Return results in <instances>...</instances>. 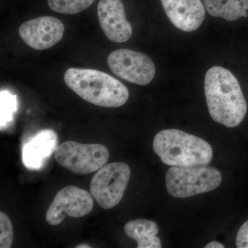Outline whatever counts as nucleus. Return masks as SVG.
<instances>
[{"label":"nucleus","mask_w":248,"mask_h":248,"mask_svg":"<svg viewBox=\"0 0 248 248\" xmlns=\"http://www.w3.org/2000/svg\"><path fill=\"white\" fill-rule=\"evenodd\" d=\"M224 246L217 241H212L205 246V248H223Z\"/></svg>","instance_id":"19"},{"label":"nucleus","mask_w":248,"mask_h":248,"mask_svg":"<svg viewBox=\"0 0 248 248\" xmlns=\"http://www.w3.org/2000/svg\"><path fill=\"white\" fill-rule=\"evenodd\" d=\"M97 16L103 32L109 40L124 43L131 37L133 28L125 17L122 0H100Z\"/></svg>","instance_id":"10"},{"label":"nucleus","mask_w":248,"mask_h":248,"mask_svg":"<svg viewBox=\"0 0 248 248\" xmlns=\"http://www.w3.org/2000/svg\"><path fill=\"white\" fill-rule=\"evenodd\" d=\"M107 63L120 79L140 86L149 84L156 73L154 62L149 57L128 49L114 50L108 57Z\"/></svg>","instance_id":"7"},{"label":"nucleus","mask_w":248,"mask_h":248,"mask_svg":"<svg viewBox=\"0 0 248 248\" xmlns=\"http://www.w3.org/2000/svg\"><path fill=\"white\" fill-rule=\"evenodd\" d=\"M17 110L16 96L7 91H1V128L13 120L14 112Z\"/></svg>","instance_id":"16"},{"label":"nucleus","mask_w":248,"mask_h":248,"mask_svg":"<svg viewBox=\"0 0 248 248\" xmlns=\"http://www.w3.org/2000/svg\"><path fill=\"white\" fill-rule=\"evenodd\" d=\"M14 227L9 217L0 213V248H10L14 242Z\"/></svg>","instance_id":"17"},{"label":"nucleus","mask_w":248,"mask_h":248,"mask_svg":"<svg viewBox=\"0 0 248 248\" xmlns=\"http://www.w3.org/2000/svg\"><path fill=\"white\" fill-rule=\"evenodd\" d=\"M221 173L215 168L205 166L172 167L166 174V184L170 195L176 198H187L219 187Z\"/></svg>","instance_id":"4"},{"label":"nucleus","mask_w":248,"mask_h":248,"mask_svg":"<svg viewBox=\"0 0 248 248\" xmlns=\"http://www.w3.org/2000/svg\"><path fill=\"white\" fill-rule=\"evenodd\" d=\"M236 247L248 248V220L241 226L236 239Z\"/></svg>","instance_id":"18"},{"label":"nucleus","mask_w":248,"mask_h":248,"mask_svg":"<svg viewBox=\"0 0 248 248\" xmlns=\"http://www.w3.org/2000/svg\"><path fill=\"white\" fill-rule=\"evenodd\" d=\"M87 190L74 186H66L59 191L50 204L46 221L50 226H58L67 216L80 218L93 210L94 202Z\"/></svg>","instance_id":"8"},{"label":"nucleus","mask_w":248,"mask_h":248,"mask_svg":"<svg viewBox=\"0 0 248 248\" xmlns=\"http://www.w3.org/2000/svg\"><path fill=\"white\" fill-rule=\"evenodd\" d=\"M95 0H48L49 7L59 14L75 15L87 9Z\"/></svg>","instance_id":"15"},{"label":"nucleus","mask_w":248,"mask_h":248,"mask_svg":"<svg viewBox=\"0 0 248 248\" xmlns=\"http://www.w3.org/2000/svg\"><path fill=\"white\" fill-rule=\"evenodd\" d=\"M64 29L58 18L45 16L24 22L19 27V34L31 48L42 50L58 44L63 37Z\"/></svg>","instance_id":"9"},{"label":"nucleus","mask_w":248,"mask_h":248,"mask_svg":"<svg viewBox=\"0 0 248 248\" xmlns=\"http://www.w3.org/2000/svg\"><path fill=\"white\" fill-rule=\"evenodd\" d=\"M153 147L161 161L172 167L205 166L213 157V148L208 142L177 129H167L156 134Z\"/></svg>","instance_id":"3"},{"label":"nucleus","mask_w":248,"mask_h":248,"mask_svg":"<svg viewBox=\"0 0 248 248\" xmlns=\"http://www.w3.org/2000/svg\"><path fill=\"white\" fill-rule=\"evenodd\" d=\"M173 25L179 30L192 32L198 29L205 17L202 0H161Z\"/></svg>","instance_id":"11"},{"label":"nucleus","mask_w":248,"mask_h":248,"mask_svg":"<svg viewBox=\"0 0 248 248\" xmlns=\"http://www.w3.org/2000/svg\"><path fill=\"white\" fill-rule=\"evenodd\" d=\"M108 150L102 144H84L68 141L59 145L55 158L60 166L76 174L96 172L109 159Z\"/></svg>","instance_id":"5"},{"label":"nucleus","mask_w":248,"mask_h":248,"mask_svg":"<svg viewBox=\"0 0 248 248\" xmlns=\"http://www.w3.org/2000/svg\"><path fill=\"white\" fill-rule=\"evenodd\" d=\"M63 80L86 102L104 108H118L127 102L129 91L118 79L97 70L68 68Z\"/></svg>","instance_id":"2"},{"label":"nucleus","mask_w":248,"mask_h":248,"mask_svg":"<svg viewBox=\"0 0 248 248\" xmlns=\"http://www.w3.org/2000/svg\"><path fill=\"white\" fill-rule=\"evenodd\" d=\"M57 134L52 130L40 132L23 148V161L29 169H40L46 160L56 150Z\"/></svg>","instance_id":"12"},{"label":"nucleus","mask_w":248,"mask_h":248,"mask_svg":"<svg viewBox=\"0 0 248 248\" xmlns=\"http://www.w3.org/2000/svg\"><path fill=\"white\" fill-rule=\"evenodd\" d=\"M203 2L213 17L232 22L248 16V0H203Z\"/></svg>","instance_id":"14"},{"label":"nucleus","mask_w":248,"mask_h":248,"mask_svg":"<svg viewBox=\"0 0 248 248\" xmlns=\"http://www.w3.org/2000/svg\"><path fill=\"white\" fill-rule=\"evenodd\" d=\"M209 113L217 123L228 128L238 126L247 113L248 105L239 81L229 70L213 66L204 81Z\"/></svg>","instance_id":"1"},{"label":"nucleus","mask_w":248,"mask_h":248,"mask_svg":"<svg viewBox=\"0 0 248 248\" xmlns=\"http://www.w3.org/2000/svg\"><path fill=\"white\" fill-rule=\"evenodd\" d=\"M125 234L138 243V248H161V242L156 234L159 228L155 222L136 219L127 222L124 226Z\"/></svg>","instance_id":"13"},{"label":"nucleus","mask_w":248,"mask_h":248,"mask_svg":"<svg viewBox=\"0 0 248 248\" xmlns=\"http://www.w3.org/2000/svg\"><path fill=\"white\" fill-rule=\"evenodd\" d=\"M130 178V167L125 163L105 165L98 170L91 179V195L101 208H113L123 198Z\"/></svg>","instance_id":"6"},{"label":"nucleus","mask_w":248,"mask_h":248,"mask_svg":"<svg viewBox=\"0 0 248 248\" xmlns=\"http://www.w3.org/2000/svg\"><path fill=\"white\" fill-rule=\"evenodd\" d=\"M91 246L86 244H81L79 246H76V248H91Z\"/></svg>","instance_id":"20"}]
</instances>
